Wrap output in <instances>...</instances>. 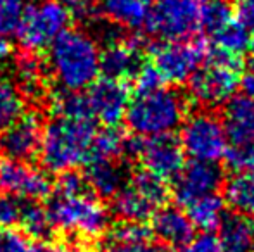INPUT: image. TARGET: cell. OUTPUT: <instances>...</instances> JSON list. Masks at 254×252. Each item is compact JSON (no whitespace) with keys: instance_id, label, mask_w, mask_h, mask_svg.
Instances as JSON below:
<instances>
[{"instance_id":"f546056e","label":"cell","mask_w":254,"mask_h":252,"mask_svg":"<svg viewBox=\"0 0 254 252\" xmlns=\"http://www.w3.org/2000/svg\"><path fill=\"white\" fill-rule=\"evenodd\" d=\"M234 19V10L228 0H202L201 24L209 35L216 33Z\"/></svg>"},{"instance_id":"74e56055","label":"cell","mask_w":254,"mask_h":252,"mask_svg":"<svg viewBox=\"0 0 254 252\" xmlns=\"http://www.w3.org/2000/svg\"><path fill=\"white\" fill-rule=\"evenodd\" d=\"M234 19L254 37V0H234Z\"/></svg>"},{"instance_id":"52a82bcc","label":"cell","mask_w":254,"mask_h":252,"mask_svg":"<svg viewBox=\"0 0 254 252\" xmlns=\"http://www.w3.org/2000/svg\"><path fill=\"white\" fill-rule=\"evenodd\" d=\"M202 0H154L145 28L161 40H189L202 30Z\"/></svg>"},{"instance_id":"ab89813d","label":"cell","mask_w":254,"mask_h":252,"mask_svg":"<svg viewBox=\"0 0 254 252\" xmlns=\"http://www.w3.org/2000/svg\"><path fill=\"white\" fill-rule=\"evenodd\" d=\"M21 207H23V204H19L17 199H14L12 195L0 197V226L7 228V226H12L14 223L19 221Z\"/></svg>"},{"instance_id":"8992f818","label":"cell","mask_w":254,"mask_h":252,"mask_svg":"<svg viewBox=\"0 0 254 252\" xmlns=\"http://www.w3.org/2000/svg\"><path fill=\"white\" fill-rule=\"evenodd\" d=\"M71 23L69 9L59 0H40L31 3L21 17L16 35L26 52H40L52 45Z\"/></svg>"},{"instance_id":"e0dca14e","label":"cell","mask_w":254,"mask_h":252,"mask_svg":"<svg viewBox=\"0 0 254 252\" xmlns=\"http://www.w3.org/2000/svg\"><path fill=\"white\" fill-rule=\"evenodd\" d=\"M221 123L232 145L254 144V101L244 94L234 95L225 104Z\"/></svg>"},{"instance_id":"3957f363","label":"cell","mask_w":254,"mask_h":252,"mask_svg":"<svg viewBox=\"0 0 254 252\" xmlns=\"http://www.w3.org/2000/svg\"><path fill=\"white\" fill-rule=\"evenodd\" d=\"M187 118V99L171 88H157L147 94H135L125 119L135 135L144 138L171 135Z\"/></svg>"},{"instance_id":"5b68a950","label":"cell","mask_w":254,"mask_h":252,"mask_svg":"<svg viewBox=\"0 0 254 252\" xmlns=\"http://www.w3.org/2000/svg\"><path fill=\"white\" fill-rule=\"evenodd\" d=\"M52 226L83 239H97L109 228V212L90 192L56 194L47 207Z\"/></svg>"},{"instance_id":"7a4b0ae2","label":"cell","mask_w":254,"mask_h":252,"mask_svg":"<svg viewBox=\"0 0 254 252\" xmlns=\"http://www.w3.org/2000/svg\"><path fill=\"white\" fill-rule=\"evenodd\" d=\"M95 130L92 118H54L44 128L40 161L51 173L73 171L90 159Z\"/></svg>"},{"instance_id":"4dcf8cb0","label":"cell","mask_w":254,"mask_h":252,"mask_svg":"<svg viewBox=\"0 0 254 252\" xmlns=\"http://www.w3.org/2000/svg\"><path fill=\"white\" fill-rule=\"evenodd\" d=\"M23 12L21 0H0V37L7 38L16 33Z\"/></svg>"},{"instance_id":"e575fe53","label":"cell","mask_w":254,"mask_h":252,"mask_svg":"<svg viewBox=\"0 0 254 252\" xmlns=\"http://www.w3.org/2000/svg\"><path fill=\"white\" fill-rule=\"evenodd\" d=\"M30 239L19 230L10 226L0 230V252H33Z\"/></svg>"},{"instance_id":"4316f807","label":"cell","mask_w":254,"mask_h":252,"mask_svg":"<svg viewBox=\"0 0 254 252\" xmlns=\"http://www.w3.org/2000/svg\"><path fill=\"white\" fill-rule=\"evenodd\" d=\"M19 223L24 232H26V235L35 237V239H45V237L51 235L54 230L49 211L45 207H42V205H38L37 202L23 204Z\"/></svg>"},{"instance_id":"f6af8a7d","label":"cell","mask_w":254,"mask_h":252,"mask_svg":"<svg viewBox=\"0 0 254 252\" xmlns=\"http://www.w3.org/2000/svg\"><path fill=\"white\" fill-rule=\"evenodd\" d=\"M249 49H251V52H253V55H254V37L251 38V44H249Z\"/></svg>"},{"instance_id":"bcb514c9","label":"cell","mask_w":254,"mask_h":252,"mask_svg":"<svg viewBox=\"0 0 254 252\" xmlns=\"http://www.w3.org/2000/svg\"><path fill=\"white\" fill-rule=\"evenodd\" d=\"M21 2H30V3H37V2H40V0H21Z\"/></svg>"},{"instance_id":"4fadbf2b","label":"cell","mask_w":254,"mask_h":252,"mask_svg":"<svg viewBox=\"0 0 254 252\" xmlns=\"http://www.w3.org/2000/svg\"><path fill=\"white\" fill-rule=\"evenodd\" d=\"M223 185V173L216 162L190 161L185 162L175 178L173 195L178 204L189 205L192 201L207 194H214Z\"/></svg>"},{"instance_id":"30bf717a","label":"cell","mask_w":254,"mask_h":252,"mask_svg":"<svg viewBox=\"0 0 254 252\" xmlns=\"http://www.w3.org/2000/svg\"><path fill=\"white\" fill-rule=\"evenodd\" d=\"M144 64V42L111 31L101 50V73L113 80H130Z\"/></svg>"},{"instance_id":"f35d334b","label":"cell","mask_w":254,"mask_h":252,"mask_svg":"<svg viewBox=\"0 0 254 252\" xmlns=\"http://www.w3.org/2000/svg\"><path fill=\"white\" fill-rule=\"evenodd\" d=\"M178 252H223L220 240L211 232H202L201 235L194 237L187 246L180 247Z\"/></svg>"},{"instance_id":"b9f144b4","label":"cell","mask_w":254,"mask_h":252,"mask_svg":"<svg viewBox=\"0 0 254 252\" xmlns=\"http://www.w3.org/2000/svg\"><path fill=\"white\" fill-rule=\"evenodd\" d=\"M33 252H74L69 246L59 242H45L40 244L38 247H35Z\"/></svg>"},{"instance_id":"836d02e7","label":"cell","mask_w":254,"mask_h":252,"mask_svg":"<svg viewBox=\"0 0 254 252\" xmlns=\"http://www.w3.org/2000/svg\"><path fill=\"white\" fill-rule=\"evenodd\" d=\"M104 252H166L161 244L147 240H113L107 239Z\"/></svg>"},{"instance_id":"9c48e42d","label":"cell","mask_w":254,"mask_h":252,"mask_svg":"<svg viewBox=\"0 0 254 252\" xmlns=\"http://www.w3.org/2000/svg\"><path fill=\"white\" fill-rule=\"evenodd\" d=\"M206 42L201 38L189 40H161L151 47L152 64L168 83L180 85L190 80V76L202 66L207 57Z\"/></svg>"},{"instance_id":"277c9868","label":"cell","mask_w":254,"mask_h":252,"mask_svg":"<svg viewBox=\"0 0 254 252\" xmlns=\"http://www.w3.org/2000/svg\"><path fill=\"white\" fill-rule=\"evenodd\" d=\"M242 57L209 49L204 62L189 80V94L195 104L206 109L218 107L230 101L241 88Z\"/></svg>"},{"instance_id":"6da1fadb","label":"cell","mask_w":254,"mask_h":252,"mask_svg":"<svg viewBox=\"0 0 254 252\" xmlns=\"http://www.w3.org/2000/svg\"><path fill=\"white\" fill-rule=\"evenodd\" d=\"M49 69L63 90H87L101 74V49L87 31L67 28L49 47Z\"/></svg>"},{"instance_id":"d6a6232c","label":"cell","mask_w":254,"mask_h":252,"mask_svg":"<svg viewBox=\"0 0 254 252\" xmlns=\"http://www.w3.org/2000/svg\"><path fill=\"white\" fill-rule=\"evenodd\" d=\"M131 80H133L135 85V94H147V92L157 90L164 83V78L161 76V73L152 62L142 64L140 69L135 73V76Z\"/></svg>"},{"instance_id":"484cf974","label":"cell","mask_w":254,"mask_h":252,"mask_svg":"<svg viewBox=\"0 0 254 252\" xmlns=\"http://www.w3.org/2000/svg\"><path fill=\"white\" fill-rule=\"evenodd\" d=\"M51 107L57 118H92L87 95L80 92H57L51 101Z\"/></svg>"},{"instance_id":"cb8c5ba5","label":"cell","mask_w":254,"mask_h":252,"mask_svg":"<svg viewBox=\"0 0 254 252\" xmlns=\"http://www.w3.org/2000/svg\"><path fill=\"white\" fill-rule=\"evenodd\" d=\"M125 142L127 135L121 133L116 126H107L106 130L97 131L92 142L90 159H107V161H116L125 152Z\"/></svg>"},{"instance_id":"ffe728a7","label":"cell","mask_w":254,"mask_h":252,"mask_svg":"<svg viewBox=\"0 0 254 252\" xmlns=\"http://www.w3.org/2000/svg\"><path fill=\"white\" fill-rule=\"evenodd\" d=\"M99 12L114 26L138 30L145 26L149 5L147 0H99Z\"/></svg>"},{"instance_id":"d590c367","label":"cell","mask_w":254,"mask_h":252,"mask_svg":"<svg viewBox=\"0 0 254 252\" xmlns=\"http://www.w3.org/2000/svg\"><path fill=\"white\" fill-rule=\"evenodd\" d=\"M17 76L23 85L24 92H37L38 83H40V67L35 57L24 55L17 62Z\"/></svg>"},{"instance_id":"7402d4cb","label":"cell","mask_w":254,"mask_h":252,"mask_svg":"<svg viewBox=\"0 0 254 252\" xmlns=\"http://www.w3.org/2000/svg\"><path fill=\"white\" fill-rule=\"evenodd\" d=\"M187 207V214L190 221L194 223L195 228L202 230V232L218 230L225 216H227V202L216 192L195 199Z\"/></svg>"},{"instance_id":"ac0fdd59","label":"cell","mask_w":254,"mask_h":252,"mask_svg":"<svg viewBox=\"0 0 254 252\" xmlns=\"http://www.w3.org/2000/svg\"><path fill=\"white\" fill-rule=\"evenodd\" d=\"M218 230V240L223 252H254L253 216L232 212L225 216Z\"/></svg>"},{"instance_id":"2e32d148","label":"cell","mask_w":254,"mask_h":252,"mask_svg":"<svg viewBox=\"0 0 254 252\" xmlns=\"http://www.w3.org/2000/svg\"><path fill=\"white\" fill-rule=\"evenodd\" d=\"M151 232L163 246L184 247L194 239L195 226L189 214L177 205H163L152 216Z\"/></svg>"},{"instance_id":"83f0119b","label":"cell","mask_w":254,"mask_h":252,"mask_svg":"<svg viewBox=\"0 0 254 252\" xmlns=\"http://www.w3.org/2000/svg\"><path fill=\"white\" fill-rule=\"evenodd\" d=\"M24 114V99L21 90L9 81L0 83V128L10 126Z\"/></svg>"},{"instance_id":"9a60e30c","label":"cell","mask_w":254,"mask_h":252,"mask_svg":"<svg viewBox=\"0 0 254 252\" xmlns=\"http://www.w3.org/2000/svg\"><path fill=\"white\" fill-rule=\"evenodd\" d=\"M44 123L37 112H24L0 135V151L9 159L28 161L40 151Z\"/></svg>"},{"instance_id":"f1b7e54d","label":"cell","mask_w":254,"mask_h":252,"mask_svg":"<svg viewBox=\"0 0 254 252\" xmlns=\"http://www.w3.org/2000/svg\"><path fill=\"white\" fill-rule=\"evenodd\" d=\"M130 182L133 183L157 209L163 207L164 202L168 201L170 189H168V185H166V180L152 175L147 169H138V171H135L133 175H131Z\"/></svg>"},{"instance_id":"5bb4252c","label":"cell","mask_w":254,"mask_h":252,"mask_svg":"<svg viewBox=\"0 0 254 252\" xmlns=\"http://www.w3.org/2000/svg\"><path fill=\"white\" fill-rule=\"evenodd\" d=\"M144 169L163 180H175L185 166V152L173 135L144 138L140 157Z\"/></svg>"},{"instance_id":"d4e9b609","label":"cell","mask_w":254,"mask_h":252,"mask_svg":"<svg viewBox=\"0 0 254 252\" xmlns=\"http://www.w3.org/2000/svg\"><path fill=\"white\" fill-rule=\"evenodd\" d=\"M211 37H213L214 49L228 52V54L239 55V57H242V54L248 50L249 44H251V35H249L235 19H232L227 26L218 30L216 33H213Z\"/></svg>"},{"instance_id":"60d3db41","label":"cell","mask_w":254,"mask_h":252,"mask_svg":"<svg viewBox=\"0 0 254 252\" xmlns=\"http://www.w3.org/2000/svg\"><path fill=\"white\" fill-rule=\"evenodd\" d=\"M241 90H242V94H244L246 97H249V99H253V101H254V67H253V69H249L248 73L242 74Z\"/></svg>"},{"instance_id":"8d00e7d4","label":"cell","mask_w":254,"mask_h":252,"mask_svg":"<svg viewBox=\"0 0 254 252\" xmlns=\"http://www.w3.org/2000/svg\"><path fill=\"white\" fill-rule=\"evenodd\" d=\"M88 183L85 180V175H80L73 169V171H64L61 173L59 180L56 183V194H80V192H87Z\"/></svg>"},{"instance_id":"ba28073f","label":"cell","mask_w":254,"mask_h":252,"mask_svg":"<svg viewBox=\"0 0 254 252\" xmlns=\"http://www.w3.org/2000/svg\"><path fill=\"white\" fill-rule=\"evenodd\" d=\"M180 142L184 152L192 161L216 162L228 151V138L223 123L209 111H199L180 125Z\"/></svg>"},{"instance_id":"d6986e66","label":"cell","mask_w":254,"mask_h":252,"mask_svg":"<svg viewBox=\"0 0 254 252\" xmlns=\"http://www.w3.org/2000/svg\"><path fill=\"white\" fill-rule=\"evenodd\" d=\"M111 199H113V212L121 221L144 223L151 219L157 211L156 205L130 180Z\"/></svg>"},{"instance_id":"1f68e13d","label":"cell","mask_w":254,"mask_h":252,"mask_svg":"<svg viewBox=\"0 0 254 252\" xmlns=\"http://www.w3.org/2000/svg\"><path fill=\"white\" fill-rule=\"evenodd\" d=\"M225 161L234 173H254V144L232 145L225 154Z\"/></svg>"},{"instance_id":"8fae6325","label":"cell","mask_w":254,"mask_h":252,"mask_svg":"<svg viewBox=\"0 0 254 252\" xmlns=\"http://www.w3.org/2000/svg\"><path fill=\"white\" fill-rule=\"evenodd\" d=\"M0 190L7 195L28 201H40L51 195L52 185L44 171L24 161L0 159Z\"/></svg>"},{"instance_id":"44dd1931","label":"cell","mask_w":254,"mask_h":252,"mask_svg":"<svg viewBox=\"0 0 254 252\" xmlns=\"http://www.w3.org/2000/svg\"><path fill=\"white\" fill-rule=\"evenodd\" d=\"M85 180L88 183V189L94 190L99 197H113L127 183L123 168L116 161H107V159L88 161Z\"/></svg>"},{"instance_id":"603a6c76","label":"cell","mask_w":254,"mask_h":252,"mask_svg":"<svg viewBox=\"0 0 254 252\" xmlns=\"http://www.w3.org/2000/svg\"><path fill=\"white\" fill-rule=\"evenodd\" d=\"M223 189L225 202L235 212L254 218V173H234Z\"/></svg>"},{"instance_id":"7c38bea8","label":"cell","mask_w":254,"mask_h":252,"mask_svg":"<svg viewBox=\"0 0 254 252\" xmlns=\"http://www.w3.org/2000/svg\"><path fill=\"white\" fill-rule=\"evenodd\" d=\"M87 101L92 118L106 126H116L127 114L130 92L125 81L102 76L88 87Z\"/></svg>"},{"instance_id":"7bdbcfd3","label":"cell","mask_w":254,"mask_h":252,"mask_svg":"<svg viewBox=\"0 0 254 252\" xmlns=\"http://www.w3.org/2000/svg\"><path fill=\"white\" fill-rule=\"evenodd\" d=\"M63 2L67 9H74V10H88L92 7V3L95 0H59Z\"/></svg>"},{"instance_id":"ee69618b","label":"cell","mask_w":254,"mask_h":252,"mask_svg":"<svg viewBox=\"0 0 254 252\" xmlns=\"http://www.w3.org/2000/svg\"><path fill=\"white\" fill-rule=\"evenodd\" d=\"M10 44L7 42V38H3V37H0V62L2 61H5L7 57L10 55Z\"/></svg>"}]
</instances>
